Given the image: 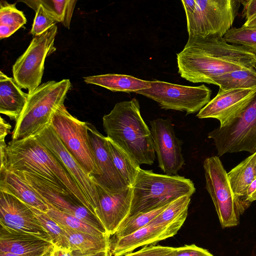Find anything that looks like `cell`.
Masks as SVG:
<instances>
[{"mask_svg": "<svg viewBox=\"0 0 256 256\" xmlns=\"http://www.w3.org/2000/svg\"><path fill=\"white\" fill-rule=\"evenodd\" d=\"M57 30L55 24L42 34L34 36L12 66L14 79L29 94L41 84L46 58L56 50L54 42Z\"/></svg>", "mask_w": 256, "mask_h": 256, "instance_id": "cell-10", "label": "cell"}, {"mask_svg": "<svg viewBox=\"0 0 256 256\" xmlns=\"http://www.w3.org/2000/svg\"><path fill=\"white\" fill-rule=\"evenodd\" d=\"M132 188L130 209L126 220L164 206L182 196H192L196 191L193 182L184 176L158 174L141 168Z\"/></svg>", "mask_w": 256, "mask_h": 256, "instance_id": "cell-4", "label": "cell"}, {"mask_svg": "<svg viewBox=\"0 0 256 256\" xmlns=\"http://www.w3.org/2000/svg\"><path fill=\"white\" fill-rule=\"evenodd\" d=\"M0 224L10 230L36 235L52 242L30 207L14 196L2 190Z\"/></svg>", "mask_w": 256, "mask_h": 256, "instance_id": "cell-15", "label": "cell"}, {"mask_svg": "<svg viewBox=\"0 0 256 256\" xmlns=\"http://www.w3.org/2000/svg\"><path fill=\"white\" fill-rule=\"evenodd\" d=\"M206 188L214 204L222 228L238 224L240 215L227 172L217 156L204 162Z\"/></svg>", "mask_w": 256, "mask_h": 256, "instance_id": "cell-11", "label": "cell"}, {"mask_svg": "<svg viewBox=\"0 0 256 256\" xmlns=\"http://www.w3.org/2000/svg\"><path fill=\"white\" fill-rule=\"evenodd\" d=\"M34 136L63 164L87 199L95 215L98 200L96 185L88 173L65 148L50 124Z\"/></svg>", "mask_w": 256, "mask_h": 256, "instance_id": "cell-13", "label": "cell"}, {"mask_svg": "<svg viewBox=\"0 0 256 256\" xmlns=\"http://www.w3.org/2000/svg\"><path fill=\"white\" fill-rule=\"evenodd\" d=\"M184 223L180 222L168 225L148 224L126 236L110 238V252L112 256H123L132 252L138 247L155 244L174 236Z\"/></svg>", "mask_w": 256, "mask_h": 256, "instance_id": "cell-18", "label": "cell"}, {"mask_svg": "<svg viewBox=\"0 0 256 256\" xmlns=\"http://www.w3.org/2000/svg\"><path fill=\"white\" fill-rule=\"evenodd\" d=\"M98 194V204L95 215L102 223L108 234L114 235L128 216L132 200V188L112 194L95 184Z\"/></svg>", "mask_w": 256, "mask_h": 256, "instance_id": "cell-16", "label": "cell"}, {"mask_svg": "<svg viewBox=\"0 0 256 256\" xmlns=\"http://www.w3.org/2000/svg\"><path fill=\"white\" fill-rule=\"evenodd\" d=\"M191 196H182L170 202L149 224L168 225L180 222H184L188 216Z\"/></svg>", "mask_w": 256, "mask_h": 256, "instance_id": "cell-29", "label": "cell"}, {"mask_svg": "<svg viewBox=\"0 0 256 256\" xmlns=\"http://www.w3.org/2000/svg\"><path fill=\"white\" fill-rule=\"evenodd\" d=\"M212 84L222 90L256 88V67L224 74L214 78Z\"/></svg>", "mask_w": 256, "mask_h": 256, "instance_id": "cell-26", "label": "cell"}, {"mask_svg": "<svg viewBox=\"0 0 256 256\" xmlns=\"http://www.w3.org/2000/svg\"><path fill=\"white\" fill-rule=\"evenodd\" d=\"M164 256H214L208 250L192 244L182 247L173 248Z\"/></svg>", "mask_w": 256, "mask_h": 256, "instance_id": "cell-36", "label": "cell"}, {"mask_svg": "<svg viewBox=\"0 0 256 256\" xmlns=\"http://www.w3.org/2000/svg\"><path fill=\"white\" fill-rule=\"evenodd\" d=\"M227 175L239 210L240 202L247 188L256 178V152L231 170Z\"/></svg>", "mask_w": 256, "mask_h": 256, "instance_id": "cell-24", "label": "cell"}, {"mask_svg": "<svg viewBox=\"0 0 256 256\" xmlns=\"http://www.w3.org/2000/svg\"><path fill=\"white\" fill-rule=\"evenodd\" d=\"M48 207V215L60 226L68 228L96 236H110L104 234L79 218L58 210L46 202Z\"/></svg>", "mask_w": 256, "mask_h": 256, "instance_id": "cell-31", "label": "cell"}, {"mask_svg": "<svg viewBox=\"0 0 256 256\" xmlns=\"http://www.w3.org/2000/svg\"><path fill=\"white\" fill-rule=\"evenodd\" d=\"M223 38L228 43L243 46L253 52H256V27L232 28Z\"/></svg>", "mask_w": 256, "mask_h": 256, "instance_id": "cell-34", "label": "cell"}, {"mask_svg": "<svg viewBox=\"0 0 256 256\" xmlns=\"http://www.w3.org/2000/svg\"><path fill=\"white\" fill-rule=\"evenodd\" d=\"M0 190L14 196L32 208L44 212L48 210L46 202L28 183L4 168H0Z\"/></svg>", "mask_w": 256, "mask_h": 256, "instance_id": "cell-21", "label": "cell"}, {"mask_svg": "<svg viewBox=\"0 0 256 256\" xmlns=\"http://www.w3.org/2000/svg\"><path fill=\"white\" fill-rule=\"evenodd\" d=\"M30 208L48 233L54 246L60 249L72 250L66 232L62 227L46 212L32 207Z\"/></svg>", "mask_w": 256, "mask_h": 256, "instance_id": "cell-30", "label": "cell"}, {"mask_svg": "<svg viewBox=\"0 0 256 256\" xmlns=\"http://www.w3.org/2000/svg\"><path fill=\"white\" fill-rule=\"evenodd\" d=\"M26 22L22 12L19 10L16 4L6 1L0 2V38H8Z\"/></svg>", "mask_w": 256, "mask_h": 256, "instance_id": "cell-28", "label": "cell"}, {"mask_svg": "<svg viewBox=\"0 0 256 256\" xmlns=\"http://www.w3.org/2000/svg\"><path fill=\"white\" fill-rule=\"evenodd\" d=\"M256 92V88L218 90L217 95L196 114L199 118H214L222 124L242 108Z\"/></svg>", "mask_w": 256, "mask_h": 256, "instance_id": "cell-19", "label": "cell"}, {"mask_svg": "<svg viewBox=\"0 0 256 256\" xmlns=\"http://www.w3.org/2000/svg\"><path fill=\"white\" fill-rule=\"evenodd\" d=\"M0 168L37 174L68 191L92 213L87 199L58 159L34 136L10 140L0 148Z\"/></svg>", "mask_w": 256, "mask_h": 256, "instance_id": "cell-2", "label": "cell"}, {"mask_svg": "<svg viewBox=\"0 0 256 256\" xmlns=\"http://www.w3.org/2000/svg\"><path fill=\"white\" fill-rule=\"evenodd\" d=\"M71 83L68 79L50 80L28 94L24 109L12 133V140L35 136L48 125L56 110L64 104Z\"/></svg>", "mask_w": 256, "mask_h": 256, "instance_id": "cell-5", "label": "cell"}, {"mask_svg": "<svg viewBox=\"0 0 256 256\" xmlns=\"http://www.w3.org/2000/svg\"><path fill=\"white\" fill-rule=\"evenodd\" d=\"M50 124L66 150L92 180L99 177L100 172L90 143L88 122L72 116L64 104L54 112Z\"/></svg>", "mask_w": 256, "mask_h": 256, "instance_id": "cell-8", "label": "cell"}, {"mask_svg": "<svg viewBox=\"0 0 256 256\" xmlns=\"http://www.w3.org/2000/svg\"><path fill=\"white\" fill-rule=\"evenodd\" d=\"M169 204L148 212L139 213L124 220L110 239L114 240L126 236L144 227Z\"/></svg>", "mask_w": 256, "mask_h": 256, "instance_id": "cell-32", "label": "cell"}, {"mask_svg": "<svg viewBox=\"0 0 256 256\" xmlns=\"http://www.w3.org/2000/svg\"><path fill=\"white\" fill-rule=\"evenodd\" d=\"M150 88L135 92L154 100L163 109L194 114L210 100L212 90L204 84L191 86L158 80L150 81Z\"/></svg>", "mask_w": 256, "mask_h": 256, "instance_id": "cell-9", "label": "cell"}, {"mask_svg": "<svg viewBox=\"0 0 256 256\" xmlns=\"http://www.w3.org/2000/svg\"><path fill=\"white\" fill-rule=\"evenodd\" d=\"M54 247L51 242L40 236L0 226V252L26 254L50 250Z\"/></svg>", "mask_w": 256, "mask_h": 256, "instance_id": "cell-20", "label": "cell"}, {"mask_svg": "<svg viewBox=\"0 0 256 256\" xmlns=\"http://www.w3.org/2000/svg\"><path fill=\"white\" fill-rule=\"evenodd\" d=\"M52 250L26 254H19L8 252H0V256H44L47 253L51 251Z\"/></svg>", "mask_w": 256, "mask_h": 256, "instance_id": "cell-40", "label": "cell"}, {"mask_svg": "<svg viewBox=\"0 0 256 256\" xmlns=\"http://www.w3.org/2000/svg\"><path fill=\"white\" fill-rule=\"evenodd\" d=\"M106 137L140 166L152 165L156 156L150 130L140 112L136 98L116 103L102 118Z\"/></svg>", "mask_w": 256, "mask_h": 256, "instance_id": "cell-3", "label": "cell"}, {"mask_svg": "<svg viewBox=\"0 0 256 256\" xmlns=\"http://www.w3.org/2000/svg\"><path fill=\"white\" fill-rule=\"evenodd\" d=\"M28 94L24 92L13 78L0 72V112L16 122L26 104Z\"/></svg>", "mask_w": 256, "mask_h": 256, "instance_id": "cell-22", "label": "cell"}, {"mask_svg": "<svg viewBox=\"0 0 256 256\" xmlns=\"http://www.w3.org/2000/svg\"><path fill=\"white\" fill-rule=\"evenodd\" d=\"M242 26L248 28H256V16L246 21Z\"/></svg>", "mask_w": 256, "mask_h": 256, "instance_id": "cell-42", "label": "cell"}, {"mask_svg": "<svg viewBox=\"0 0 256 256\" xmlns=\"http://www.w3.org/2000/svg\"><path fill=\"white\" fill-rule=\"evenodd\" d=\"M36 11V15L30 30L34 36L42 34L58 22L44 9V6L36 2V0H20Z\"/></svg>", "mask_w": 256, "mask_h": 256, "instance_id": "cell-35", "label": "cell"}, {"mask_svg": "<svg viewBox=\"0 0 256 256\" xmlns=\"http://www.w3.org/2000/svg\"><path fill=\"white\" fill-rule=\"evenodd\" d=\"M187 22L188 38L222 37L231 28L240 6V0H182Z\"/></svg>", "mask_w": 256, "mask_h": 256, "instance_id": "cell-6", "label": "cell"}, {"mask_svg": "<svg viewBox=\"0 0 256 256\" xmlns=\"http://www.w3.org/2000/svg\"><path fill=\"white\" fill-rule=\"evenodd\" d=\"M88 131L96 162L100 176L92 179L94 184L106 192L114 194L128 186L118 172L110 154L106 136L101 134L91 124L88 122Z\"/></svg>", "mask_w": 256, "mask_h": 256, "instance_id": "cell-17", "label": "cell"}, {"mask_svg": "<svg viewBox=\"0 0 256 256\" xmlns=\"http://www.w3.org/2000/svg\"><path fill=\"white\" fill-rule=\"evenodd\" d=\"M249 200L251 202L256 200V191L251 196Z\"/></svg>", "mask_w": 256, "mask_h": 256, "instance_id": "cell-43", "label": "cell"}, {"mask_svg": "<svg viewBox=\"0 0 256 256\" xmlns=\"http://www.w3.org/2000/svg\"><path fill=\"white\" fill-rule=\"evenodd\" d=\"M244 6V13L246 21L256 16V0H240Z\"/></svg>", "mask_w": 256, "mask_h": 256, "instance_id": "cell-38", "label": "cell"}, {"mask_svg": "<svg viewBox=\"0 0 256 256\" xmlns=\"http://www.w3.org/2000/svg\"><path fill=\"white\" fill-rule=\"evenodd\" d=\"M172 247L154 246H145L138 251L130 252L123 256H164L170 252Z\"/></svg>", "mask_w": 256, "mask_h": 256, "instance_id": "cell-37", "label": "cell"}, {"mask_svg": "<svg viewBox=\"0 0 256 256\" xmlns=\"http://www.w3.org/2000/svg\"><path fill=\"white\" fill-rule=\"evenodd\" d=\"M62 226L66 232L72 250L88 254L110 250V236H96Z\"/></svg>", "mask_w": 256, "mask_h": 256, "instance_id": "cell-25", "label": "cell"}, {"mask_svg": "<svg viewBox=\"0 0 256 256\" xmlns=\"http://www.w3.org/2000/svg\"><path fill=\"white\" fill-rule=\"evenodd\" d=\"M11 126L2 117L0 118V142H5V138L10 132Z\"/></svg>", "mask_w": 256, "mask_h": 256, "instance_id": "cell-39", "label": "cell"}, {"mask_svg": "<svg viewBox=\"0 0 256 256\" xmlns=\"http://www.w3.org/2000/svg\"></svg>", "mask_w": 256, "mask_h": 256, "instance_id": "cell-45", "label": "cell"}, {"mask_svg": "<svg viewBox=\"0 0 256 256\" xmlns=\"http://www.w3.org/2000/svg\"><path fill=\"white\" fill-rule=\"evenodd\" d=\"M58 22H60L70 28L73 12L77 0H36Z\"/></svg>", "mask_w": 256, "mask_h": 256, "instance_id": "cell-33", "label": "cell"}, {"mask_svg": "<svg viewBox=\"0 0 256 256\" xmlns=\"http://www.w3.org/2000/svg\"><path fill=\"white\" fill-rule=\"evenodd\" d=\"M52 256H73L72 250H65L54 247L52 251Z\"/></svg>", "mask_w": 256, "mask_h": 256, "instance_id": "cell-41", "label": "cell"}, {"mask_svg": "<svg viewBox=\"0 0 256 256\" xmlns=\"http://www.w3.org/2000/svg\"><path fill=\"white\" fill-rule=\"evenodd\" d=\"M107 139L108 149L116 168L126 184L132 187L140 168V165L112 140L108 138Z\"/></svg>", "mask_w": 256, "mask_h": 256, "instance_id": "cell-27", "label": "cell"}, {"mask_svg": "<svg viewBox=\"0 0 256 256\" xmlns=\"http://www.w3.org/2000/svg\"><path fill=\"white\" fill-rule=\"evenodd\" d=\"M218 154L256 152V92L248 100L222 124L208 134Z\"/></svg>", "mask_w": 256, "mask_h": 256, "instance_id": "cell-7", "label": "cell"}, {"mask_svg": "<svg viewBox=\"0 0 256 256\" xmlns=\"http://www.w3.org/2000/svg\"><path fill=\"white\" fill-rule=\"evenodd\" d=\"M12 172L28 183L46 202L56 209L73 215L108 234L98 218L68 191L58 188L37 174L18 171Z\"/></svg>", "mask_w": 256, "mask_h": 256, "instance_id": "cell-12", "label": "cell"}, {"mask_svg": "<svg viewBox=\"0 0 256 256\" xmlns=\"http://www.w3.org/2000/svg\"><path fill=\"white\" fill-rule=\"evenodd\" d=\"M150 132L159 167L168 175H176L184 160L181 142L176 136L174 125L168 118H158L150 122Z\"/></svg>", "mask_w": 256, "mask_h": 256, "instance_id": "cell-14", "label": "cell"}, {"mask_svg": "<svg viewBox=\"0 0 256 256\" xmlns=\"http://www.w3.org/2000/svg\"><path fill=\"white\" fill-rule=\"evenodd\" d=\"M84 79L86 84L98 85L114 92H135L151 87L150 81L125 74H110L85 76Z\"/></svg>", "mask_w": 256, "mask_h": 256, "instance_id": "cell-23", "label": "cell"}, {"mask_svg": "<svg viewBox=\"0 0 256 256\" xmlns=\"http://www.w3.org/2000/svg\"><path fill=\"white\" fill-rule=\"evenodd\" d=\"M176 59L180 76L194 83L212 84L224 74L256 67L255 53L216 35L188 38Z\"/></svg>", "mask_w": 256, "mask_h": 256, "instance_id": "cell-1", "label": "cell"}, {"mask_svg": "<svg viewBox=\"0 0 256 256\" xmlns=\"http://www.w3.org/2000/svg\"><path fill=\"white\" fill-rule=\"evenodd\" d=\"M53 249L51 251H50V252L47 253L44 256H52V251Z\"/></svg>", "mask_w": 256, "mask_h": 256, "instance_id": "cell-44", "label": "cell"}]
</instances>
